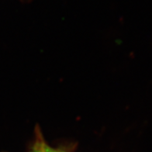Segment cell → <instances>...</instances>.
Returning <instances> with one entry per match:
<instances>
[{
	"label": "cell",
	"mask_w": 152,
	"mask_h": 152,
	"mask_svg": "<svg viewBox=\"0 0 152 152\" xmlns=\"http://www.w3.org/2000/svg\"><path fill=\"white\" fill-rule=\"evenodd\" d=\"M47 144L44 141L42 135L39 131L37 133V137L30 152H45V147Z\"/></svg>",
	"instance_id": "6da1fadb"
},
{
	"label": "cell",
	"mask_w": 152,
	"mask_h": 152,
	"mask_svg": "<svg viewBox=\"0 0 152 152\" xmlns=\"http://www.w3.org/2000/svg\"><path fill=\"white\" fill-rule=\"evenodd\" d=\"M45 152H64L63 151L61 150H57V149H54V148H50L47 144L45 147Z\"/></svg>",
	"instance_id": "7a4b0ae2"
}]
</instances>
